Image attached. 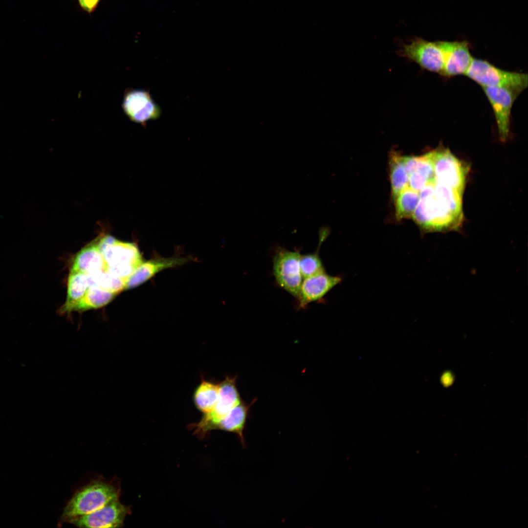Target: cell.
Returning a JSON list of instances; mask_svg holds the SVG:
<instances>
[{"label": "cell", "mask_w": 528, "mask_h": 528, "mask_svg": "<svg viewBox=\"0 0 528 528\" xmlns=\"http://www.w3.org/2000/svg\"><path fill=\"white\" fill-rule=\"evenodd\" d=\"M120 489L110 482L96 480L78 490L65 507L62 519H69L94 512L119 499Z\"/></svg>", "instance_id": "obj_1"}, {"label": "cell", "mask_w": 528, "mask_h": 528, "mask_svg": "<svg viewBox=\"0 0 528 528\" xmlns=\"http://www.w3.org/2000/svg\"><path fill=\"white\" fill-rule=\"evenodd\" d=\"M106 271L118 278L126 280L143 262L137 245L120 241L110 235L97 237Z\"/></svg>", "instance_id": "obj_2"}, {"label": "cell", "mask_w": 528, "mask_h": 528, "mask_svg": "<svg viewBox=\"0 0 528 528\" xmlns=\"http://www.w3.org/2000/svg\"><path fill=\"white\" fill-rule=\"evenodd\" d=\"M464 75L482 88H506L518 94L525 89L528 85L527 74L504 70L485 60L474 58Z\"/></svg>", "instance_id": "obj_3"}, {"label": "cell", "mask_w": 528, "mask_h": 528, "mask_svg": "<svg viewBox=\"0 0 528 528\" xmlns=\"http://www.w3.org/2000/svg\"><path fill=\"white\" fill-rule=\"evenodd\" d=\"M237 378V375H227L219 383V397L212 410L203 414L198 422L190 426L196 434L203 437L208 432L216 430L220 420L233 407L242 400L236 386Z\"/></svg>", "instance_id": "obj_4"}, {"label": "cell", "mask_w": 528, "mask_h": 528, "mask_svg": "<svg viewBox=\"0 0 528 528\" xmlns=\"http://www.w3.org/2000/svg\"><path fill=\"white\" fill-rule=\"evenodd\" d=\"M300 256L298 251L280 248L273 260V272L276 282L297 299L303 279L299 265Z\"/></svg>", "instance_id": "obj_5"}, {"label": "cell", "mask_w": 528, "mask_h": 528, "mask_svg": "<svg viewBox=\"0 0 528 528\" xmlns=\"http://www.w3.org/2000/svg\"><path fill=\"white\" fill-rule=\"evenodd\" d=\"M122 108L131 121L142 126H145L151 120L157 119L161 114L160 107L154 100L149 91L144 89L126 90Z\"/></svg>", "instance_id": "obj_6"}, {"label": "cell", "mask_w": 528, "mask_h": 528, "mask_svg": "<svg viewBox=\"0 0 528 528\" xmlns=\"http://www.w3.org/2000/svg\"><path fill=\"white\" fill-rule=\"evenodd\" d=\"M130 508L117 500L94 512L68 519L66 522L79 528H120Z\"/></svg>", "instance_id": "obj_7"}, {"label": "cell", "mask_w": 528, "mask_h": 528, "mask_svg": "<svg viewBox=\"0 0 528 528\" xmlns=\"http://www.w3.org/2000/svg\"><path fill=\"white\" fill-rule=\"evenodd\" d=\"M399 53L429 71L440 74L442 70V54L436 42L417 38L403 44Z\"/></svg>", "instance_id": "obj_8"}, {"label": "cell", "mask_w": 528, "mask_h": 528, "mask_svg": "<svg viewBox=\"0 0 528 528\" xmlns=\"http://www.w3.org/2000/svg\"><path fill=\"white\" fill-rule=\"evenodd\" d=\"M483 89L492 107L500 137L502 141H505L509 133L512 105L519 94L503 88L485 87Z\"/></svg>", "instance_id": "obj_9"}, {"label": "cell", "mask_w": 528, "mask_h": 528, "mask_svg": "<svg viewBox=\"0 0 528 528\" xmlns=\"http://www.w3.org/2000/svg\"><path fill=\"white\" fill-rule=\"evenodd\" d=\"M193 260L191 256L180 254L168 258L156 255L138 266L126 280L124 290L139 286L163 270L183 265Z\"/></svg>", "instance_id": "obj_10"}, {"label": "cell", "mask_w": 528, "mask_h": 528, "mask_svg": "<svg viewBox=\"0 0 528 528\" xmlns=\"http://www.w3.org/2000/svg\"><path fill=\"white\" fill-rule=\"evenodd\" d=\"M443 57L440 74L447 77L465 74L473 59L465 41L436 42Z\"/></svg>", "instance_id": "obj_11"}, {"label": "cell", "mask_w": 528, "mask_h": 528, "mask_svg": "<svg viewBox=\"0 0 528 528\" xmlns=\"http://www.w3.org/2000/svg\"><path fill=\"white\" fill-rule=\"evenodd\" d=\"M342 280L340 276L330 275L325 271L304 278L297 299L299 307L304 308L309 303L320 301Z\"/></svg>", "instance_id": "obj_12"}, {"label": "cell", "mask_w": 528, "mask_h": 528, "mask_svg": "<svg viewBox=\"0 0 528 528\" xmlns=\"http://www.w3.org/2000/svg\"><path fill=\"white\" fill-rule=\"evenodd\" d=\"M71 271L86 275L106 271V266L98 244L97 238L84 247L75 256Z\"/></svg>", "instance_id": "obj_13"}, {"label": "cell", "mask_w": 528, "mask_h": 528, "mask_svg": "<svg viewBox=\"0 0 528 528\" xmlns=\"http://www.w3.org/2000/svg\"><path fill=\"white\" fill-rule=\"evenodd\" d=\"M256 400V398H254L250 403L242 400L233 407L227 415L220 420L216 430L235 433L238 435L242 446L245 447L243 431L249 416L250 408Z\"/></svg>", "instance_id": "obj_14"}, {"label": "cell", "mask_w": 528, "mask_h": 528, "mask_svg": "<svg viewBox=\"0 0 528 528\" xmlns=\"http://www.w3.org/2000/svg\"><path fill=\"white\" fill-rule=\"evenodd\" d=\"M89 286L87 275L70 270L66 301L58 310L59 313L63 314L71 312L73 307L83 297Z\"/></svg>", "instance_id": "obj_15"}, {"label": "cell", "mask_w": 528, "mask_h": 528, "mask_svg": "<svg viewBox=\"0 0 528 528\" xmlns=\"http://www.w3.org/2000/svg\"><path fill=\"white\" fill-rule=\"evenodd\" d=\"M219 383L206 380L201 376L200 383L194 390L193 399L196 408L203 414L211 411L219 397Z\"/></svg>", "instance_id": "obj_16"}, {"label": "cell", "mask_w": 528, "mask_h": 528, "mask_svg": "<svg viewBox=\"0 0 528 528\" xmlns=\"http://www.w3.org/2000/svg\"><path fill=\"white\" fill-rule=\"evenodd\" d=\"M117 294L97 286L90 285L83 297L73 307L71 311H83L102 307L110 302Z\"/></svg>", "instance_id": "obj_17"}, {"label": "cell", "mask_w": 528, "mask_h": 528, "mask_svg": "<svg viewBox=\"0 0 528 528\" xmlns=\"http://www.w3.org/2000/svg\"><path fill=\"white\" fill-rule=\"evenodd\" d=\"M389 163L392 194L395 199L401 191L408 187L409 176L403 161L402 156L396 152L391 153Z\"/></svg>", "instance_id": "obj_18"}, {"label": "cell", "mask_w": 528, "mask_h": 528, "mask_svg": "<svg viewBox=\"0 0 528 528\" xmlns=\"http://www.w3.org/2000/svg\"><path fill=\"white\" fill-rule=\"evenodd\" d=\"M420 199L418 192L408 187L395 198L397 220L412 217Z\"/></svg>", "instance_id": "obj_19"}, {"label": "cell", "mask_w": 528, "mask_h": 528, "mask_svg": "<svg viewBox=\"0 0 528 528\" xmlns=\"http://www.w3.org/2000/svg\"><path fill=\"white\" fill-rule=\"evenodd\" d=\"M328 236L323 231L319 232V242L318 250L314 253L301 255L299 262L300 268L303 279L308 278L322 272L325 269L319 256L318 251L321 244Z\"/></svg>", "instance_id": "obj_20"}, {"label": "cell", "mask_w": 528, "mask_h": 528, "mask_svg": "<svg viewBox=\"0 0 528 528\" xmlns=\"http://www.w3.org/2000/svg\"><path fill=\"white\" fill-rule=\"evenodd\" d=\"M87 275L89 286H97L116 294L124 290L125 280L113 276L107 271L102 270Z\"/></svg>", "instance_id": "obj_21"}, {"label": "cell", "mask_w": 528, "mask_h": 528, "mask_svg": "<svg viewBox=\"0 0 528 528\" xmlns=\"http://www.w3.org/2000/svg\"><path fill=\"white\" fill-rule=\"evenodd\" d=\"M435 175L436 173L433 177L429 178L416 171L408 175V187L418 192Z\"/></svg>", "instance_id": "obj_22"}, {"label": "cell", "mask_w": 528, "mask_h": 528, "mask_svg": "<svg viewBox=\"0 0 528 528\" xmlns=\"http://www.w3.org/2000/svg\"><path fill=\"white\" fill-rule=\"evenodd\" d=\"M100 0H78L81 7L86 12L90 13L96 8Z\"/></svg>", "instance_id": "obj_23"}]
</instances>
